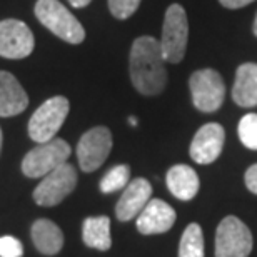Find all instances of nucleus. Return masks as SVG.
<instances>
[{
  "instance_id": "bb28decb",
  "label": "nucleus",
  "mask_w": 257,
  "mask_h": 257,
  "mask_svg": "<svg viewBox=\"0 0 257 257\" xmlns=\"http://www.w3.org/2000/svg\"><path fill=\"white\" fill-rule=\"evenodd\" d=\"M252 32H254V35L257 37V15H255V20H254V27H252Z\"/></svg>"
},
{
  "instance_id": "9d476101",
  "label": "nucleus",
  "mask_w": 257,
  "mask_h": 257,
  "mask_svg": "<svg viewBox=\"0 0 257 257\" xmlns=\"http://www.w3.org/2000/svg\"><path fill=\"white\" fill-rule=\"evenodd\" d=\"M35 45L34 34L17 19H5L0 22V57L25 59L32 54Z\"/></svg>"
},
{
  "instance_id": "20e7f679",
  "label": "nucleus",
  "mask_w": 257,
  "mask_h": 257,
  "mask_svg": "<svg viewBox=\"0 0 257 257\" xmlns=\"http://www.w3.org/2000/svg\"><path fill=\"white\" fill-rule=\"evenodd\" d=\"M70 154L72 149L64 139L55 137L49 142H42L37 147H34L32 151H29L27 156L24 157L22 172L24 176L30 179L45 177L47 174L69 161Z\"/></svg>"
},
{
  "instance_id": "c85d7f7f",
  "label": "nucleus",
  "mask_w": 257,
  "mask_h": 257,
  "mask_svg": "<svg viewBox=\"0 0 257 257\" xmlns=\"http://www.w3.org/2000/svg\"><path fill=\"white\" fill-rule=\"evenodd\" d=\"M2 128H0V151H2Z\"/></svg>"
},
{
  "instance_id": "39448f33",
  "label": "nucleus",
  "mask_w": 257,
  "mask_h": 257,
  "mask_svg": "<svg viewBox=\"0 0 257 257\" xmlns=\"http://www.w3.org/2000/svg\"><path fill=\"white\" fill-rule=\"evenodd\" d=\"M187 40H189L187 14L182 5L172 4L166 12V19H164V27H162V39L159 40L166 62L171 64L181 62L184 55H186Z\"/></svg>"
},
{
  "instance_id": "6ab92c4d",
  "label": "nucleus",
  "mask_w": 257,
  "mask_h": 257,
  "mask_svg": "<svg viewBox=\"0 0 257 257\" xmlns=\"http://www.w3.org/2000/svg\"><path fill=\"white\" fill-rule=\"evenodd\" d=\"M179 257H204V234L197 222L189 224L179 244Z\"/></svg>"
},
{
  "instance_id": "2eb2a0df",
  "label": "nucleus",
  "mask_w": 257,
  "mask_h": 257,
  "mask_svg": "<svg viewBox=\"0 0 257 257\" xmlns=\"http://www.w3.org/2000/svg\"><path fill=\"white\" fill-rule=\"evenodd\" d=\"M166 182L171 194L179 200H192L199 192L200 187V181L197 172L194 171L192 167L186 166V164H177L169 169L167 176H166Z\"/></svg>"
},
{
  "instance_id": "412c9836",
  "label": "nucleus",
  "mask_w": 257,
  "mask_h": 257,
  "mask_svg": "<svg viewBox=\"0 0 257 257\" xmlns=\"http://www.w3.org/2000/svg\"><path fill=\"white\" fill-rule=\"evenodd\" d=\"M239 139L250 151H257V114L244 115L237 127Z\"/></svg>"
},
{
  "instance_id": "ddd939ff",
  "label": "nucleus",
  "mask_w": 257,
  "mask_h": 257,
  "mask_svg": "<svg viewBox=\"0 0 257 257\" xmlns=\"http://www.w3.org/2000/svg\"><path fill=\"white\" fill-rule=\"evenodd\" d=\"M152 197V186L147 179L137 177L125 186L119 202L115 205V215L120 222L137 217Z\"/></svg>"
},
{
  "instance_id": "f257e3e1",
  "label": "nucleus",
  "mask_w": 257,
  "mask_h": 257,
  "mask_svg": "<svg viewBox=\"0 0 257 257\" xmlns=\"http://www.w3.org/2000/svg\"><path fill=\"white\" fill-rule=\"evenodd\" d=\"M132 85L142 95H157L167 85L166 59L162 55L161 42L151 35L134 40L128 59Z\"/></svg>"
},
{
  "instance_id": "f8f14e48",
  "label": "nucleus",
  "mask_w": 257,
  "mask_h": 257,
  "mask_svg": "<svg viewBox=\"0 0 257 257\" xmlns=\"http://www.w3.org/2000/svg\"><path fill=\"white\" fill-rule=\"evenodd\" d=\"M177 214L167 202L161 199H151L142 212L137 215V230L144 235L164 234L176 224Z\"/></svg>"
},
{
  "instance_id": "393cba45",
  "label": "nucleus",
  "mask_w": 257,
  "mask_h": 257,
  "mask_svg": "<svg viewBox=\"0 0 257 257\" xmlns=\"http://www.w3.org/2000/svg\"><path fill=\"white\" fill-rule=\"evenodd\" d=\"M219 2L222 4L225 9H240V7H245V5L252 4L254 0H219Z\"/></svg>"
},
{
  "instance_id": "4468645a",
  "label": "nucleus",
  "mask_w": 257,
  "mask_h": 257,
  "mask_svg": "<svg viewBox=\"0 0 257 257\" xmlns=\"http://www.w3.org/2000/svg\"><path fill=\"white\" fill-rule=\"evenodd\" d=\"M29 97L10 72L0 70V117H14L27 109Z\"/></svg>"
},
{
  "instance_id": "0eeeda50",
  "label": "nucleus",
  "mask_w": 257,
  "mask_h": 257,
  "mask_svg": "<svg viewBox=\"0 0 257 257\" xmlns=\"http://www.w3.org/2000/svg\"><path fill=\"white\" fill-rule=\"evenodd\" d=\"M192 102L200 112H215L220 109L225 99V84L219 72L212 69H202L194 72L189 79Z\"/></svg>"
},
{
  "instance_id": "a878e982",
  "label": "nucleus",
  "mask_w": 257,
  "mask_h": 257,
  "mask_svg": "<svg viewBox=\"0 0 257 257\" xmlns=\"http://www.w3.org/2000/svg\"><path fill=\"white\" fill-rule=\"evenodd\" d=\"M72 7H75V9H82V7H85V5H89L92 0H69Z\"/></svg>"
},
{
  "instance_id": "f03ea898",
  "label": "nucleus",
  "mask_w": 257,
  "mask_h": 257,
  "mask_svg": "<svg viewBox=\"0 0 257 257\" xmlns=\"http://www.w3.org/2000/svg\"><path fill=\"white\" fill-rule=\"evenodd\" d=\"M35 17L47 27L50 32L69 44H82L85 39V30L75 19L74 14L60 4L59 0H37L35 4Z\"/></svg>"
},
{
  "instance_id": "f3484780",
  "label": "nucleus",
  "mask_w": 257,
  "mask_h": 257,
  "mask_svg": "<svg viewBox=\"0 0 257 257\" xmlns=\"http://www.w3.org/2000/svg\"><path fill=\"white\" fill-rule=\"evenodd\" d=\"M232 99L240 107L257 105V64H242L235 72Z\"/></svg>"
},
{
  "instance_id": "1a4fd4ad",
  "label": "nucleus",
  "mask_w": 257,
  "mask_h": 257,
  "mask_svg": "<svg viewBox=\"0 0 257 257\" xmlns=\"http://www.w3.org/2000/svg\"><path fill=\"white\" fill-rule=\"evenodd\" d=\"M112 151V134L107 127L87 131L77 144V159L84 172H94L107 161Z\"/></svg>"
},
{
  "instance_id": "7ed1b4c3",
  "label": "nucleus",
  "mask_w": 257,
  "mask_h": 257,
  "mask_svg": "<svg viewBox=\"0 0 257 257\" xmlns=\"http://www.w3.org/2000/svg\"><path fill=\"white\" fill-rule=\"evenodd\" d=\"M70 102L64 95L50 97L34 112L29 120V136L34 142L42 144L55 139L69 115Z\"/></svg>"
},
{
  "instance_id": "5701e85b",
  "label": "nucleus",
  "mask_w": 257,
  "mask_h": 257,
  "mask_svg": "<svg viewBox=\"0 0 257 257\" xmlns=\"http://www.w3.org/2000/svg\"><path fill=\"white\" fill-rule=\"evenodd\" d=\"M24 245L12 235L0 237V257H22Z\"/></svg>"
},
{
  "instance_id": "4be33fe9",
  "label": "nucleus",
  "mask_w": 257,
  "mask_h": 257,
  "mask_svg": "<svg viewBox=\"0 0 257 257\" xmlns=\"http://www.w3.org/2000/svg\"><path fill=\"white\" fill-rule=\"evenodd\" d=\"M139 5H141V0H109L110 14L120 20H125L136 14Z\"/></svg>"
},
{
  "instance_id": "6e6552de",
  "label": "nucleus",
  "mask_w": 257,
  "mask_h": 257,
  "mask_svg": "<svg viewBox=\"0 0 257 257\" xmlns=\"http://www.w3.org/2000/svg\"><path fill=\"white\" fill-rule=\"evenodd\" d=\"M75 186L77 171L72 164L65 162L40 181L34 191V200L42 207H54L74 192Z\"/></svg>"
},
{
  "instance_id": "b1692460",
  "label": "nucleus",
  "mask_w": 257,
  "mask_h": 257,
  "mask_svg": "<svg viewBox=\"0 0 257 257\" xmlns=\"http://www.w3.org/2000/svg\"><path fill=\"white\" fill-rule=\"evenodd\" d=\"M244 181H245V186H247L249 191L257 195V164L250 166L247 171H245Z\"/></svg>"
},
{
  "instance_id": "a211bd4d",
  "label": "nucleus",
  "mask_w": 257,
  "mask_h": 257,
  "mask_svg": "<svg viewBox=\"0 0 257 257\" xmlns=\"http://www.w3.org/2000/svg\"><path fill=\"white\" fill-rule=\"evenodd\" d=\"M82 239L87 247L97 250H109L112 247L110 237V219L107 215L87 217L82 224Z\"/></svg>"
},
{
  "instance_id": "dca6fc26",
  "label": "nucleus",
  "mask_w": 257,
  "mask_h": 257,
  "mask_svg": "<svg viewBox=\"0 0 257 257\" xmlns=\"http://www.w3.org/2000/svg\"><path fill=\"white\" fill-rule=\"evenodd\" d=\"M34 245L39 252L45 255H55L59 254L64 247V234L60 227L55 222L49 219H39L35 220L30 230Z\"/></svg>"
},
{
  "instance_id": "aec40b11",
  "label": "nucleus",
  "mask_w": 257,
  "mask_h": 257,
  "mask_svg": "<svg viewBox=\"0 0 257 257\" xmlns=\"http://www.w3.org/2000/svg\"><path fill=\"white\" fill-rule=\"evenodd\" d=\"M128 182H131V167L125 166V164H119V166L112 167L110 171L102 177L100 191L104 194L120 191V189H125Z\"/></svg>"
},
{
  "instance_id": "cd10ccee",
  "label": "nucleus",
  "mask_w": 257,
  "mask_h": 257,
  "mask_svg": "<svg viewBox=\"0 0 257 257\" xmlns=\"http://www.w3.org/2000/svg\"><path fill=\"white\" fill-rule=\"evenodd\" d=\"M128 120H131V124H132V125H137V119H136V117H131Z\"/></svg>"
},
{
  "instance_id": "423d86ee",
  "label": "nucleus",
  "mask_w": 257,
  "mask_h": 257,
  "mask_svg": "<svg viewBox=\"0 0 257 257\" xmlns=\"http://www.w3.org/2000/svg\"><path fill=\"white\" fill-rule=\"evenodd\" d=\"M215 257H249L252 250L250 229L235 215H227L215 230Z\"/></svg>"
},
{
  "instance_id": "9b49d317",
  "label": "nucleus",
  "mask_w": 257,
  "mask_h": 257,
  "mask_svg": "<svg viewBox=\"0 0 257 257\" xmlns=\"http://www.w3.org/2000/svg\"><path fill=\"white\" fill-rule=\"evenodd\" d=\"M225 142V131L217 122L205 124L195 132V136L189 147L192 161L202 166L212 164L220 156Z\"/></svg>"
}]
</instances>
